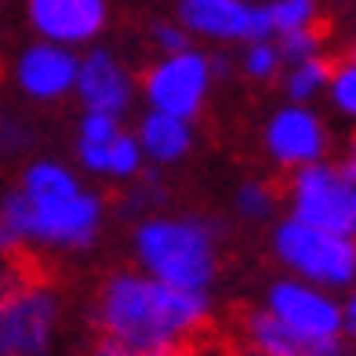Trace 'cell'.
Returning <instances> with one entry per match:
<instances>
[{
	"mask_svg": "<svg viewBox=\"0 0 356 356\" xmlns=\"http://www.w3.org/2000/svg\"><path fill=\"white\" fill-rule=\"evenodd\" d=\"M73 99H76L80 113L127 120V113L138 102V76L117 47L95 44L88 51H80Z\"/></svg>",
	"mask_w": 356,
	"mask_h": 356,
	"instance_id": "obj_12",
	"label": "cell"
},
{
	"mask_svg": "<svg viewBox=\"0 0 356 356\" xmlns=\"http://www.w3.org/2000/svg\"><path fill=\"white\" fill-rule=\"evenodd\" d=\"M269 251L284 277L323 287L331 295H346L356 287V236L349 233L316 229L284 215L269 229Z\"/></svg>",
	"mask_w": 356,
	"mask_h": 356,
	"instance_id": "obj_4",
	"label": "cell"
},
{
	"mask_svg": "<svg viewBox=\"0 0 356 356\" xmlns=\"http://www.w3.org/2000/svg\"><path fill=\"white\" fill-rule=\"evenodd\" d=\"M342 62H349V66H356V37L349 40V47H346V58Z\"/></svg>",
	"mask_w": 356,
	"mask_h": 356,
	"instance_id": "obj_33",
	"label": "cell"
},
{
	"mask_svg": "<svg viewBox=\"0 0 356 356\" xmlns=\"http://www.w3.org/2000/svg\"><path fill=\"white\" fill-rule=\"evenodd\" d=\"M280 47V58L284 66L291 62H305V58H316V55H327V44H323V29H298V33H284V37H273Z\"/></svg>",
	"mask_w": 356,
	"mask_h": 356,
	"instance_id": "obj_24",
	"label": "cell"
},
{
	"mask_svg": "<svg viewBox=\"0 0 356 356\" xmlns=\"http://www.w3.org/2000/svg\"><path fill=\"white\" fill-rule=\"evenodd\" d=\"M266 11V29L269 37L298 33V29H316L320 26V0H262Z\"/></svg>",
	"mask_w": 356,
	"mask_h": 356,
	"instance_id": "obj_21",
	"label": "cell"
},
{
	"mask_svg": "<svg viewBox=\"0 0 356 356\" xmlns=\"http://www.w3.org/2000/svg\"><path fill=\"white\" fill-rule=\"evenodd\" d=\"M171 19L193 44L207 51L244 47L248 40L269 37L262 0H175Z\"/></svg>",
	"mask_w": 356,
	"mask_h": 356,
	"instance_id": "obj_9",
	"label": "cell"
},
{
	"mask_svg": "<svg viewBox=\"0 0 356 356\" xmlns=\"http://www.w3.org/2000/svg\"><path fill=\"white\" fill-rule=\"evenodd\" d=\"M95 334L117 338L149 356H168L197 342L215 316V295L175 291L131 269H113L95 291Z\"/></svg>",
	"mask_w": 356,
	"mask_h": 356,
	"instance_id": "obj_2",
	"label": "cell"
},
{
	"mask_svg": "<svg viewBox=\"0 0 356 356\" xmlns=\"http://www.w3.org/2000/svg\"><path fill=\"white\" fill-rule=\"evenodd\" d=\"M15 254H19V248H15L11 233L4 229V222H0V266H11V262H15Z\"/></svg>",
	"mask_w": 356,
	"mask_h": 356,
	"instance_id": "obj_29",
	"label": "cell"
},
{
	"mask_svg": "<svg viewBox=\"0 0 356 356\" xmlns=\"http://www.w3.org/2000/svg\"><path fill=\"white\" fill-rule=\"evenodd\" d=\"M280 211V189L266 182V178H244L233 189V215L248 225H262V222H277Z\"/></svg>",
	"mask_w": 356,
	"mask_h": 356,
	"instance_id": "obj_20",
	"label": "cell"
},
{
	"mask_svg": "<svg viewBox=\"0 0 356 356\" xmlns=\"http://www.w3.org/2000/svg\"><path fill=\"white\" fill-rule=\"evenodd\" d=\"M262 153L287 175L331 160V124L316 106L284 102L262 120Z\"/></svg>",
	"mask_w": 356,
	"mask_h": 356,
	"instance_id": "obj_10",
	"label": "cell"
},
{
	"mask_svg": "<svg viewBox=\"0 0 356 356\" xmlns=\"http://www.w3.org/2000/svg\"><path fill=\"white\" fill-rule=\"evenodd\" d=\"M349 218H353V233H356V186L349 189Z\"/></svg>",
	"mask_w": 356,
	"mask_h": 356,
	"instance_id": "obj_32",
	"label": "cell"
},
{
	"mask_svg": "<svg viewBox=\"0 0 356 356\" xmlns=\"http://www.w3.org/2000/svg\"><path fill=\"white\" fill-rule=\"evenodd\" d=\"M66 320V295L47 277L19 273L0 295V356H51Z\"/></svg>",
	"mask_w": 356,
	"mask_h": 356,
	"instance_id": "obj_6",
	"label": "cell"
},
{
	"mask_svg": "<svg viewBox=\"0 0 356 356\" xmlns=\"http://www.w3.org/2000/svg\"><path fill=\"white\" fill-rule=\"evenodd\" d=\"M145 37H149V44H153V58H156V55L186 51V47L193 44V40L182 33V26L171 19V15H168V19H153L149 29H145Z\"/></svg>",
	"mask_w": 356,
	"mask_h": 356,
	"instance_id": "obj_25",
	"label": "cell"
},
{
	"mask_svg": "<svg viewBox=\"0 0 356 356\" xmlns=\"http://www.w3.org/2000/svg\"><path fill=\"white\" fill-rule=\"evenodd\" d=\"M338 302H342V334L349 342H356V287L338 295Z\"/></svg>",
	"mask_w": 356,
	"mask_h": 356,
	"instance_id": "obj_27",
	"label": "cell"
},
{
	"mask_svg": "<svg viewBox=\"0 0 356 356\" xmlns=\"http://www.w3.org/2000/svg\"><path fill=\"white\" fill-rule=\"evenodd\" d=\"M222 70L225 58L197 44H189L186 51L175 55H156L138 76V102L149 113L197 124V117L211 102Z\"/></svg>",
	"mask_w": 356,
	"mask_h": 356,
	"instance_id": "obj_5",
	"label": "cell"
},
{
	"mask_svg": "<svg viewBox=\"0 0 356 356\" xmlns=\"http://www.w3.org/2000/svg\"><path fill=\"white\" fill-rule=\"evenodd\" d=\"M73 168L91 186L95 182L127 186L145 171V160L127 120L80 113V120L73 127Z\"/></svg>",
	"mask_w": 356,
	"mask_h": 356,
	"instance_id": "obj_7",
	"label": "cell"
},
{
	"mask_svg": "<svg viewBox=\"0 0 356 356\" xmlns=\"http://www.w3.org/2000/svg\"><path fill=\"white\" fill-rule=\"evenodd\" d=\"M258 309L273 316L280 327L295 331L313 342H331V338H346L342 334V302L338 295L313 284H302L295 277H280L269 280L262 291Z\"/></svg>",
	"mask_w": 356,
	"mask_h": 356,
	"instance_id": "obj_11",
	"label": "cell"
},
{
	"mask_svg": "<svg viewBox=\"0 0 356 356\" xmlns=\"http://www.w3.org/2000/svg\"><path fill=\"white\" fill-rule=\"evenodd\" d=\"M349 189L353 182L342 175V168L334 160H320V164L287 175L280 204H284V215L302 225L356 236L353 218H349Z\"/></svg>",
	"mask_w": 356,
	"mask_h": 356,
	"instance_id": "obj_8",
	"label": "cell"
},
{
	"mask_svg": "<svg viewBox=\"0 0 356 356\" xmlns=\"http://www.w3.org/2000/svg\"><path fill=\"white\" fill-rule=\"evenodd\" d=\"M135 269L189 295H215L222 277V229L197 211H156L131 225Z\"/></svg>",
	"mask_w": 356,
	"mask_h": 356,
	"instance_id": "obj_3",
	"label": "cell"
},
{
	"mask_svg": "<svg viewBox=\"0 0 356 356\" xmlns=\"http://www.w3.org/2000/svg\"><path fill=\"white\" fill-rule=\"evenodd\" d=\"M323 102L334 113L338 120H346L349 127H356V66L349 62H334L327 91H323Z\"/></svg>",
	"mask_w": 356,
	"mask_h": 356,
	"instance_id": "obj_23",
	"label": "cell"
},
{
	"mask_svg": "<svg viewBox=\"0 0 356 356\" xmlns=\"http://www.w3.org/2000/svg\"><path fill=\"white\" fill-rule=\"evenodd\" d=\"M334 70V58L331 55H316V58H305V62H291L280 73V91H284V102H295V106H316L327 91V80Z\"/></svg>",
	"mask_w": 356,
	"mask_h": 356,
	"instance_id": "obj_17",
	"label": "cell"
},
{
	"mask_svg": "<svg viewBox=\"0 0 356 356\" xmlns=\"http://www.w3.org/2000/svg\"><path fill=\"white\" fill-rule=\"evenodd\" d=\"M236 70H240V76H248L251 84H273V80H280L284 58H280L277 40L258 37V40H248L244 47H236Z\"/></svg>",
	"mask_w": 356,
	"mask_h": 356,
	"instance_id": "obj_22",
	"label": "cell"
},
{
	"mask_svg": "<svg viewBox=\"0 0 356 356\" xmlns=\"http://www.w3.org/2000/svg\"><path fill=\"white\" fill-rule=\"evenodd\" d=\"M19 273H22V266H19V262H11V266H0V295H4V291H8V284H11L15 277H19Z\"/></svg>",
	"mask_w": 356,
	"mask_h": 356,
	"instance_id": "obj_31",
	"label": "cell"
},
{
	"mask_svg": "<svg viewBox=\"0 0 356 356\" xmlns=\"http://www.w3.org/2000/svg\"><path fill=\"white\" fill-rule=\"evenodd\" d=\"M240 346H244L248 356H353L356 353L349 338L313 342V338L287 331L273 316H266L258 305L240 320Z\"/></svg>",
	"mask_w": 356,
	"mask_h": 356,
	"instance_id": "obj_15",
	"label": "cell"
},
{
	"mask_svg": "<svg viewBox=\"0 0 356 356\" xmlns=\"http://www.w3.org/2000/svg\"><path fill=\"white\" fill-rule=\"evenodd\" d=\"M168 356H222V353L211 349V346H204V342H189V346L175 349V353H168Z\"/></svg>",
	"mask_w": 356,
	"mask_h": 356,
	"instance_id": "obj_30",
	"label": "cell"
},
{
	"mask_svg": "<svg viewBox=\"0 0 356 356\" xmlns=\"http://www.w3.org/2000/svg\"><path fill=\"white\" fill-rule=\"evenodd\" d=\"M338 168H342V175L349 178V182L356 186V127L349 131V138H346V145H342V153H338V160H334Z\"/></svg>",
	"mask_w": 356,
	"mask_h": 356,
	"instance_id": "obj_28",
	"label": "cell"
},
{
	"mask_svg": "<svg viewBox=\"0 0 356 356\" xmlns=\"http://www.w3.org/2000/svg\"><path fill=\"white\" fill-rule=\"evenodd\" d=\"M168 204H171V189L168 182L160 178V171H149L145 168L135 182H127L120 186V200H117V211L120 218L127 222H142V218H149L156 211H168Z\"/></svg>",
	"mask_w": 356,
	"mask_h": 356,
	"instance_id": "obj_18",
	"label": "cell"
},
{
	"mask_svg": "<svg viewBox=\"0 0 356 356\" xmlns=\"http://www.w3.org/2000/svg\"><path fill=\"white\" fill-rule=\"evenodd\" d=\"M0 222L19 251L84 254L106 233L109 204L70 160L29 156L0 193Z\"/></svg>",
	"mask_w": 356,
	"mask_h": 356,
	"instance_id": "obj_1",
	"label": "cell"
},
{
	"mask_svg": "<svg viewBox=\"0 0 356 356\" xmlns=\"http://www.w3.org/2000/svg\"><path fill=\"white\" fill-rule=\"evenodd\" d=\"M8 4H11V0H0V8H8Z\"/></svg>",
	"mask_w": 356,
	"mask_h": 356,
	"instance_id": "obj_34",
	"label": "cell"
},
{
	"mask_svg": "<svg viewBox=\"0 0 356 356\" xmlns=\"http://www.w3.org/2000/svg\"><path fill=\"white\" fill-rule=\"evenodd\" d=\"M76 62L80 55L70 47L47 44V40H26L8 62L11 88L19 102L29 106H58L73 99L76 88Z\"/></svg>",
	"mask_w": 356,
	"mask_h": 356,
	"instance_id": "obj_13",
	"label": "cell"
},
{
	"mask_svg": "<svg viewBox=\"0 0 356 356\" xmlns=\"http://www.w3.org/2000/svg\"><path fill=\"white\" fill-rule=\"evenodd\" d=\"M88 356H149V353H142V349H135V346H127V342H117V338L95 334V342H91Z\"/></svg>",
	"mask_w": 356,
	"mask_h": 356,
	"instance_id": "obj_26",
	"label": "cell"
},
{
	"mask_svg": "<svg viewBox=\"0 0 356 356\" xmlns=\"http://www.w3.org/2000/svg\"><path fill=\"white\" fill-rule=\"evenodd\" d=\"M109 0H22V19L33 40H47L70 51H88L109 29Z\"/></svg>",
	"mask_w": 356,
	"mask_h": 356,
	"instance_id": "obj_14",
	"label": "cell"
},
{
	"mask_svg": "<svg viewBox=\"0 0 356 356\" xmlns=\"http://www.w3.org/2000/svg\"><path fill=\"white\" fill-rule=\"evenodd\" d=\"M131 135L149 171H168L186 164L193 149H197V124L164 117V113H149V109L138 113V120L131 124Z\"/></svg>",
	"mask_w": 356,
	"mask_h": 356,
	"instance_id": "obj_16",
	"label": "cell"
},
{
	"mask_svg": "<svg viewBox=\"0 0 356 356\" xmlns=\"http://www.w3.org/2000/svg\"><path fill=\"white\" fill-rule=\"evenodd\" d=\"M40 145V124L19 102H0V160H26Z\"/></svg>",
	"mask_w": 356,
	"mask_h": 356,
	"instance_id": "obj_19",
	"label": "cell"
}]
</instances>
